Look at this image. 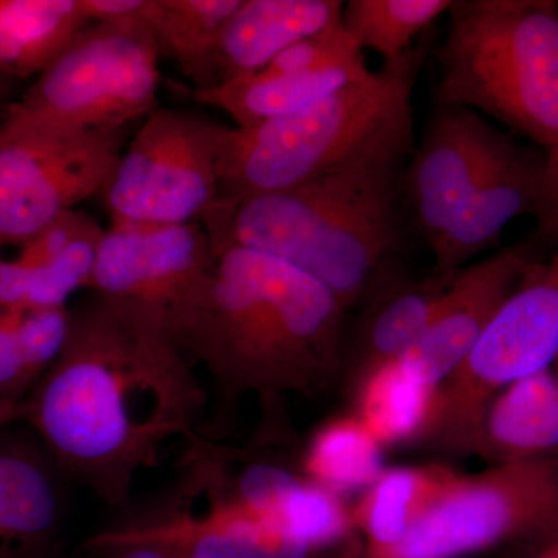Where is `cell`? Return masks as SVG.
<instances>
[{"label": "cell", "instance_id": "1", "mask_svg": "<svg viewBox=\"0 0 558 558\" xmlns=\"http://www.w3.org/2000/svg\"><path fill=\"white\" fill-rule=\"evenodd\" d=\"M69 311L64 349L25 400L22 422L62 475L124 505L168 444L196 435L207 396L156 315L95 292Z\"/></svg>", "mask_w": 558, "mask_h": 558}, {"label": "cell", "instance_id": "2", "mask_svg": "<svg viewBox=\"0 0 558 558\" xmlns=\"http://www.w3.org/2000/svg\"><path fill=\"white\" fill-rule=\"evenodd\" d=\"M347 311L292 264L215 244L211 269L175 322L174 337L220 395L255 396L274 424L286 395L314 396L339 377Z\"/></svg>", "mask_w": 558, "mask_h": 558}, {"label": "cell", "instance_id": "3", "mask_svg": "<svg viewBox=\"0 0 558 558\" xmlns=\"http://www.w3.org/2000/svg\"><path fill=\"white\" fill-rule=\"evenodd\" d=\"M413 128L292 189L215 207L204 219L215 244L269 253L357 306L398 277L400 174Z\"/></svg>", "mask_w": 558, "mask_h": 558}, {"label": "cell", "instance_id": "4", "mask_svg": "<svg viewBox=\"0 0 558 558\" xmlns=\"http://www.w3.org/2000/svg\"><path fill=\"white\" fill-rule=\"evenodd\" d=\"M428 46L417 43L396 64L292 116L247 130L218 126L216 207L301 185L413 128L411 95Z\"/></svg>", "mask_w": 558, "mask_h": 558}, {"label": "cell", "instance_id": "5", "mask_svg": "<svg viewBox=\"0 0 558 558\" xmlns=\"http://www.w3.org/2000/svg\"><path fill=\"white\" fill-rule=\"evenodd\" d=\"M449 14L436 106L487 113L548 153L558 142V3L459 0Z\"/></svg>", "mask_w": 558, "mask_h": 558}, {"label": "cell", "instance_id": "6", "mask_svg": "<svg viewBox=\"0 0 558 558\" xmlns=\"http://www.w3.org/2000/svg\"><path fill=\"white\" fill-rule=\"evenodd\" d=\"M160 49L135 22H90L2 119L54 131L130 128L159 108Z\"/></svg>", "mask_w": 558, "mask_h": 558}, {"label": "cell", "instance_id": "7", "mask_svg": "<svg viewBox=\"0 0 558 558\" xmlns=\"http://www.w3.org/2000/svg\"><path fill=\"white\" fill-rule=\"evenodd\" d=\"M557 357L558 250L529 264L468 357L436 389L425 435L446 449L473 453L495 396L554 368Z\"/></svg>", "mask_w": 558, "mask_h": 558}, {"label": "cell", "instance_id": "8", "mask_svg": "<svg viewBox=\"0 0 558 558\" xmlns=\"http://www.w3.org/2000/svg\"><path fill=\"white\" fill-rule=\"evenodd\" d=\"M218 126L183 110L159 106L149 113L102 190L110 219L143 226L204 222L219 201Z\"/></svg>", "mask_w": 558, "mask_h": 558}, {"label": "cell", "instance_id": "9", "mask_svg": "<svg viewBox=\"0 0 558 558\" xmlns=\"http://www.w3.org/2000/svg\"><path fill=\"white\" fill-rule=\"evenodd\" d=\"M128 128L54 131L0 120V244L20 245L101 194Z\"/></svg>", "mask_w": 558, "mask_h": 558}, {"label": "cell", "instance_id": "10", "mask_svg": "<svg viewBox=\"0 0 558 558\" xmlns=\"http://www.w3.org/2000/svg\"><path fill=\"white\" fill-rule=\"evenodd\" d=\"M532 537H558V465L501 464L459 478L376 558H458Z\"/></svg>", "mask_w": 558, "mask_h": 558}, {"label": "cell", "instance_id": "11", "mask_svg": "<svg viewBox=\"0 0 558 558\" xmlns=\"http://www.w3.org/2000/svg\"><path fill=\"white\" fill-rule=\"evenodd\" d=\"M213 258L215 244L204 223L143 226L110 220L89 292L142 307L174 333L175 322L207 278Z\"/></svg>", "mask_w": 558, "mask_h": 558}, {"label": "cell", "instance_id": "12", "mask_svg": "<svg viewBox=\"0 0 558 558\" xmlns=\"http://www.w3.org/2000/svg\"><path fill=\"white\" fill-rule=\"evenodd\" d=\"M505 140L475 110L438 108L403 178L414 223L429 248L450 229Z\"/></svg>", "mask_w": 558, "mask_h": 558}, {"label": "cell", "instance_id": "13", "mask_svg": "<svg viewBox=\"0 0 558 558\" xmlns=\"http://www.w3.org/2000/svg\"><path fill=\"white\" fill-rule=\"evenodd\" d=\"M534 259L531 245L519 244L459 270L424 336L398 360L403 369L438 388L468 357Z\"/></svg>", "mask_w": 558, "mask_h": 558}, {"label": "cell", "instance_id": "14", "mask_svg": "<svg viewBox=\"0 0 558 558\" xmlns=\"http://www.w3.org/2000/svg\"><path fill=\"white\" fill-rule=\"evenodd\" d=\"M62 476L28 425L0 432V558H53L65 521Z\"/></svg>", "mask_w": 558, "mask_h": 558}, {"label": "cell", "instance_id": "15", "mask_svg": "<svg viewBox=\"0 0 558 558\" xmlns=\"http://www.w3.org/2000/svg\"><path fill=\"white\" fill-rule=\"evenodd\" d=\"M545 157L506 137L501 148L473 186L450 229L432 248V274L450 279L470 259L498 245L509 222L537 211Z\"/></svg>", "mask_w": 558, "mask_h": 558}, {"label": "cell", "instance_id": "16", "mask_svg": "<svg viewBox=\"0 0 558 558\" xmlns=\"http://www.w3.org/2000/svg\"><path fill=\"white\" fill-rule=\"evenodd\" d=\"M340 0H241L216 53V86L256 75L300 40L340 24Z\"/></svg>", "mask_w": 558, "mask_h": 558}, {"label": "cell", "instance_id": "17", "mask_svg": "<svg viewBox=\"0 0 558 558\" xmlns=\"http://www.w3.org/2000/svg\"><path fill=\"white\" fill-rule=\"evenodd\" d=\"M473 453L494 465H558V373L515 381L488 403Z\"/></svg>", "mask_w": 558, "mask_h": 558}, {"label": "cell", "instance_id": "18", "mask_svg": "<svg viewBox=\"0 0 558 558\" xmlns=\"http://www.w3.org/2000/svg\"><path fill=\"white\" fill-rule=\"evenodd\" d=\"M369 73L366 61L362 60L310 72L258 73L193 94L201 105L223 110L236 128L247 130L310 108Z\"/></svg>", "mask_w": 558, "mask_h": 558}, {"label": "cell", "instance_id": "19", "mask_svg": "<svg viewBox=\"0 0 558 558\" xmlns=\"http://www.w3.org/2000/svg\"><path fill=\"white\" fill-rule=\"evenodd\" d=\"M454 278V277H453ZM453 278L435 274L407 281L396 277L368 301L355 339V360L362 377L398 362L424 336Z\"/></svg>", "mask_w": 558, "mask_h": 558}, {"label": "cell", "instance_id": "20", "mask_svg": "<svg viewBox=\"0 0 558 558\" xmlns=\"http://www.w3.org/2000/svg\"><path fill=\"white\" fill-rule=\"evenodd\" d=\"M89 24L80 0H0V75L39 76Z\"/></svg>", "mask_w": 558, "mask_h": 558}, {"label": "cell", "instance_id": "21", "mask_svg": "<svg viewBox=\"0 0 558 558\" xmlns=\"http://www.w3.org/2000/svg\"><path fill=\"white\" fill-rule=\"evenodd\" d=\"M458 480L450 470L439 468L381 473L354 512L355 523L368 539L366 558H376L398 546Z\"/></svg>", "mask_w": 558, "mask_h": 558}, {"label": "cell", "instance_id": "22", "mask_svg": "<svg viewBox=\"0 0 558 558\" xmlns=\"http://www.w3.org/2000/svg\"><path fill=\"white\" fill-rule=\"evenodd\" d=\"M241 0H150L145 25L160 53L178 62L183 75L209 89L216 83V53L227 22Z\"/></svg>", "mask_w": 558, "mask_h": 558}, {"label": "cell", "instance_id": "23", "mask_svg": "<svg viewBox=\"0 0 558 558\" xmlns=\"http://www.w3.org/2000/svg\"><path fill=\"white\" fill-rule=\"evenodd\" d=\"M172 497L216 535L229 558H318V550L289 537L270 521L213 494L182 475Z\"/></svg>", "mask_w": 558, "mask_h": 558}, {"label": "cell", "instance_id": "24", "mask_svg": "<svg viewBox=\"0 0 558 558\" xmlns=\"http://www.w3.org/2000/svg\"><path fill=\"white\" fill-rule=\"evenodd\" d=\"M300 469L304 478L333 494L373 486L385 472L381 444L359 417L333 418L312 435Z\"/></svg>", "mask_w": 558, "mask_h": 558}, {"label": "cell", "instance_id": "25", "mask_svg": "<svg viewBox=\"0 0 558 558\" xmlns=\"http://www.w3.org/2000/svg\"><path fill=\"white\" fill-rule=\"evenodd\" d=\"M362 379L357 417L381 446L425 432L438 388L414 379L399 362L369 371Z\"/></svg>", "mask_w": 558, "mask_h": 558}, {"label": "cell", "instance_id": "26", "mask_svg": "<svg viewBox=\"0 0 558 558\" xmlns=\"http://www.w3.org/2000/svg\"><path fill=\"white\" fill-rule=\"evenodd\" d=\"M450 5V0H349L341 24L360 49L379 53L384 65L396 64Z\"/></svg>", "mask_w": 558, "mask_h": 558}, {"label": "cell", "instance_id": "27", "mask_svg": "<svg viewBox=\"0 0 558 558\" xmlns=\"http://www.w3.org/2000/svg\"><path fill=\"white\" fill-rule=\"evenodd\" d=\"M105 230L95 227L73 241L57 258L32 270L27 306L69 307V301L81 290H92L98 250Z\"/></svg>", "mask_w": 558, "mask_h": 558}, {"label": "cell", "instance_id": "28", "mask_svg": "<svg viewBox=\"0 0 558 558\" xmlns=\"http://www.w3.org/2000/svg\"><path fill=\"white\" fill-rule=\"evenodd\" d=\"M128 523L156 542L157 558H229L216 535L172 495Z\"/></svg>", "mask_w": 558, "mask_h": 558}, {"label": "cell", "instance_id": "29", "mask_svg": "<svg viewBox=\"0 0 558 558\" xmlns=\"http://www.w3.org/2000/svg\"><path fill=\"white\" fill-rule=\"evenodd\" d=\"M7 315L36 385L64 349L70 326L69 307H33Z\"/></svg>", "mask_w": 558, "mask_h": 558}, {"label": "cell", "instance_id": "30", "mask_svg": "<svg viewBox=\"0 0 558 558\" xmlns=\"http://www.w3.org/2000/svg\"><path fill=\"white\" fill-rule=\"evenodd\" d=\"M362 60H365L363 50L340 21V24L329 31L293 44L259 73L275 75V73L310 72V70Z\"/></svg>", "mask_w": 558, "mask_h": 558}, {"label": "cell", "instance_id": "31", "mask_svg": "<svg viewBox=\"0 0 558 558\" xmlns=\"http://www.w3.org/2000/svg\"><path fill=\"white\" fill-rule=\"evenodd\" d=\"M97 226L98 223L86 213L70 209L60 218L51 220L49 226L44 227L31 240L16 245L17 253L14 256L27 269H36L57 258L73 241Z\"/></svg>", "mask_w": 558, "mask_h": 558}, {"label": "cell", "instance_id": "32", "mask_svg": "<svg viewBox=\"0 0 558 558\" xmlns=\"http://www.w3.org/2000/svg\"><path fill=\"white\" fill-rule=\"evenodd\" d=\"M33 388L9 315H0V399L25 403Z\"/></svg>", "mask_w": 558, "mask_h": 558}, {"label": "cell", "instance_id": "33", "mask_svg": "<svg viewBox=\"0 0 558 558\" xmlns=\"http://www.w3.org/2000/svg\"><path fill=\"white\" fill-rule=\"evenodd\" d=\"M538 236L558 240V142L545 156L537 211Z\"/></svg>", "mask_w": 558, "mask_h": 558}, {"label": "cell", "instance_id": "34", "mask_svg": "<svg viewBox=\"0 0 558 558\" xmlns=\"http://www.w3.org/2000/svg\"><path fill=\"white\" fill-rule=\"evenodd\" d=\"M32 270L16 259L3 255L0 244V315L25 310L31 292Z\"/></svg>", "mask_w": 558, "mask_h": 558}, {"label": "cell", "instance_id": "35", "mask_svg": "<svg viewBox=\"0 0 558 558\" xmlns=\"http://www.w3.org/2000/svg\"><path fill=\"white\" fill-rule=\"evenodd\" d=\"M25 403L0 399V432L24 418Z\"/></svg>", "mask_w": 558, "mask_h": 558}, {"label": "cell", "instance_id": "36", "mask_svg": "<svg viewBox=\"0 0 558 558\" xmlns=\"http://www.w3.org/2000/svg\"><path fill=\"white\" fill-rule=\"evenodd\" d=\"M539 556L545 558H558V537L546 543L545 549L539 553Z\"/></svg>", "mask_w": 558, "mask_h": 558}, {"label": "cell", "instance_id": "37", "mask_svg": "<svg viewBox=\"0 0 558 558\" xmlns=\"http://www.w3.org/2000/svg\"><path fill=\"white\" fill-rule=\"evenodd\" d=\"M10 81L11 80L5 78V76H0V100H2V98L5 97L7 92H9Z\"/></svg>", "mask_w": 558, "mask_h": 558}, {"label": "cell", "instance_id": "38", "mask_svg": "<svg viewBox=\"0 0 558 558\" xmlns=\"http://www.w3.org/2000/svg\"><path fill=\"white\" fill-rule=\"evenodd\" d=\"M554 369H556V371H557V373H558V357H557V360H556V365H554Z\"/></svg>", "mask_w": 558, "mask_h": 558}, {"label": "cell", "instance_id": "39", "mask_svg": "<svg viewBox=\"0 0 558 558\" xmlns=\"http://www.w3.org/2000/svg\"><path fill=\"white\" fill-rule=\"evenodd\" d=\"M537 558H545V557H543V556H538Z\"/></svg>", "mask_w": 558, "mask_h": 558}, {"label": "cell", "instance_id": "40", "mask_svg": "<svg viewBox=\"0 0 558 558\" xmlns=\"http://www.w3.org/2000/svg\"><path fill=\"white\" fill-rule=\"evenodd\" d=\"M0 76H2V75H0Z\"/></svg>", "mask_w": 558, "mask_h": 558}]
</instances>
